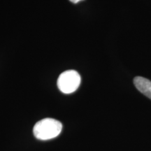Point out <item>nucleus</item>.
<instances>
[{
    "instance_id": "1",
    "label": "nucleus",
    "mask_w": 151,
    "mask_h": 151,
    "mask_svg": "<svg viewBox=\"0 0 151 151\" xmlns=\"http://www.w3.org/2000/svg\"><path fill=\"white\" fill-rule=\"evenodd\" d=\"M62 124L58 120L52 118H45L37 122L34 127L35 137L39 140H49L60 134Z\"/></svg>"
},
{
    "instance_id": "3",
    "label": "nucleus",
    "mask_w": 151,
    "mask_h": 151,
    "mask_svg": "<svg viewBox=\"0 0 151 151\" xmlns=\"http://www.w3.org/2000/svg\"><path fill=\"white\" fill-rule=\"evenodd\" d=\"M134 83L137 89L151 99V81L141 76H137L134 79Z\"/></svg>"
},
{
    "instance_id": "2",
    "label": "nucleus",
    "mask_w": 151,
    "mask_h": 151,
    "mask_svg": "<svg viewBox=\"0 0 151 151\" xmlns=\"http://www.w3.org/2000/svg\"><path fill=\"white\" fill-rule=\"evenodd\" d=\"M81 82V76L76 71L68 70L60 75L58 79V87L63 93L71 94L78 89Z\"/></svg>"
},
{
    "instance_id": "4",
    "label": "nucleus",
    "mask_w": 151,
    "mask_h": 151,
    "mask_svg": "<svg viewBox=\"0 0 151 151\" xmlns=\"http://www.w3.org/2000/svg\"><path fill=\"white\" fill-rule=\"evenodd\" d=\"M69 1H71V2L73 3V4H76V3L79 2V1H83V0H69Z\"/></svg>"
}]
</instances>
